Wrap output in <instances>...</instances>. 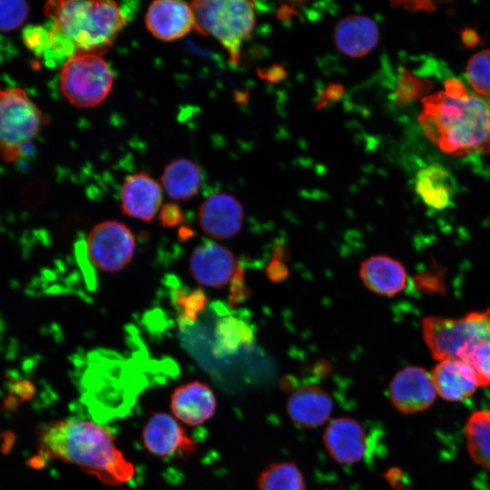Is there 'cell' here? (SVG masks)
<instances>
[{"mask_svg": "<svg viewBox=\"0 0 490 490\" xmlns=\"http://www.w3.org/2000/svg\"><path fill=\"white\" fill-rule=\"evenodd\" d=\"M359 276L364 285L372 292L393 297L407 285L405 267L387 255H375L360 264Z\"/></svg>", "mask_w": 490, "mask_h": 490, "instance_id": "d6986e66", "label": "cell"}, {"mask_svg": "<svg viewBox=\"0 0 490 490\" xmlns=\"http://www.w3.org/2000/svg\"><path fill=\"white\" fill-rule=\"evenodd\" d=\"M432 376L419 367H407L393 377L389 395L394 407L404 414H413L429 407L436 397Z\"/></svg>", "mask_w": 490, "mask_h": 490, "instance_id": "30bf717a", "label": "cell"}, {"mask_svg": "<svg viewBox=\"0 0 490 490\" xmlns=\"http://www.w3.org/2000/svg\"><path fill=\"white\" fill-rule=\"evenodd\" d=\"M197 33L213 36L238 64L242 44L255 24V6L241 0L195 1L191 4Z\"/></svg>", "mask_w": 490, "mask_h": 490, "instance_id": "277c9868", "label": "cell"}, {"mask_svg": "<svg viewBox=\"0 0 490 490\" xmlns=\"http://www.w3.org/2000/svg\"><path fill=\"white\" fill-rule=\"evenodd\" d=\"M162 189L146 172L127 176L121 191V207L124 214L151 221L162 204Z\"/></svg>", "mask_w": 490, "mask_h": 490, "instance_id": "9a60e30c", "label": "cell"}, {"mask_svg": "<svg viewBox=\"0 0 490 490\" xmlns=\"http://www.w3.org/2000/svg\"><path fill=\"white\" fill-rule=\"evenodd\" d=\"M162 183L170 198L187 201L199 192L201 173L199 167L191 160L177 159L165 167Z\"/></svg>", "mask_w": 490, "mask_h": 490, "instance_id": "7402d4cb", "label": "cell"}, {"mask_svg": "<svg viewBox=\"0 0 490 490\" xmlns=\"http://www.w3.org/2000/svg\"><path fill=\"white\" fill-rule=\"evenodd\" d=\"M431 87L428 80L421 79L404 70L399 77L394 93L395 101L398 104H407L420 95L426 93Z\"/></svg>", "mask_w": 490, "mask_h": 490, "instance_id": "f1b7e54d", "label": "cell"}, {"mask_svg": "<svg viewBox=\"0 0 490 490\" xmlns=\"http://www.w3.org/2000/svg\"><path fill=\"white\" fill-rule=\"evenodd\" d=\"M378 38L376 22L361 15L345 16L337 24L334 31L336 47L351 58L368 54L377 45Z\"/></svg>", "mask_w": 490, "mask_h": 490, "instance_id": "ac0fdd59", "label": "cell"}, {"mask_svg": "<svg viewBox=\"0 0 490 490\" xmlns=\"http://www.w3.org/2000/svg\"><path fill=\"white\" fill-rule=\"evenodd\" d=\"M342 93V86L339 84L328 85L324 93L326 100H336Z\"/></svg>", "mask_w": 490, "mask_h": 490, "instance_id": "74e56055", "label": "cell"}, {"mask_svg": "<svg viewBox=\"0 0 490 490\" xmlns=\"http://www.w3.org/2000/svg\"><path fill=\"white\" fill-rule=\"evenodd\" d=\"M146 450L156 457L189 456L197 450L196 443L175 418L165 413L152 415L142 429Z\"/></svg>", "mask_w": 490, "mask_h": 490, "instance_id": "9c48e42d", "label": "cell"}, {"mask_svg": "<svg viewBox=\"0 0 490 490\" xmlns=\"http://www.w3.org/2000/svg\"><path fill=\"white\" fill-rule=\"evenodd\" d=\"M462 39L463 42L469 46L475 45L478 41L477 34L472 30L465 31L462 34Z\"/></svg>", "mask_w": 490, "mask_h": 490, "instance_id": "f35d334b", "label": "cell"}, {"mask_svg": "<svg viewBox=\"0 0 490 490\" xmlns=\"http://www.w3.org/2000/svg\"><path fill=\"white\" fill-rule=\"evenodd\" d=\"M44 12L53 19L50 49L68 58L106 53L128 21L113 1H50Z\"/></svg>", "mask_w": 490, "mask_h": 490, "instance_id": "3957f363", "label": "cell"}, {"mask_svg": "<svg viewBox=\"0 0 490 490\" xmlns=\"http://www.w3.org/2000/svg\"><path fill=\"white\" fill-rule=\"evenodd\" d=\"M145 24L157 39L172 41L183 37L194 28L195 20L191 5L175 0H159L149 5Z\"/></svg>", "mask_w": 490, "mask_h": 490, "instance_id": "5bb4252c", "label": "cell"}, {"mask_svg": "<svg viewBox=\"0 0 490 490\" xmlns=\"http://www.w3.org/2000/svg\"><path fill=\"white\" fill-rule=\"evenodd\" d=\"M39 458L58 459L77 466L108 485H121L135 473L133 465L116 446L105 428L83 419H66L45 426L39 436Z\"/></svg>", "mask_w": 490, "mask_h": 490, "instance_id": "7a4b0ae2", "label": "cell"}, {"mask_svg": "<svg viewBox=\"0 0 490 490\" xmlns=\"http://www.w3.org/2000/svg\"><path fill=\"white\" fill-rule=\"evenodd\" d=\"M424 340L436 360L456 359L473 344L490 338V310L475 311L460 318L426 317Z\"/></svg>", "mask_w": 490, "mask_h": 490, "instance_id": "5b68a950", "label": "cell"}, {"mask_svg": "<svg viewBox=\"0 0 490 490\" xmlns=\"http://www.w3.org/2000/svg\"><path fill=\"white\" fill-rule=\"evenodd\" d=\"M431 376L436 392L446 400L466 399L479 386L470 368L461 360L440 361Z\"/></svg>", "mask_w": 490, "mask_h": 490, "instance_id": "44dd1931", "label": "cell"}, {"mask_svg": "<svg viewBox=\"0 0 490 490\" xmlns=\"http://www.w3.org/2000/svg\"><path fill=\"white\" fill-rule=\"evenodd\" d=\"M28 4L21 0L0 1V28L9 32L18 28L28 15Z\"/></svg>", "mask_w": 490, "mask_h": 490, "instance_id": "f546056e", "label": "cell"}, {"mask_svg": "<svg viewBox=\"0 0 490 490\" xmlns=\"http://www.w3.org/2000/svg\"><path fill=\"white\" fill-rule=\"evenodd\" d=\"M236 259L228 248L213 241L199 245L190 257V272L200 284L221 288L232 279Z\"/></svg>", "mask_w": 490, "mask_h": 490, "instance_id": "8fae6325", "label": "cell"}, {"mask_svg": "<svg viewBox=\"0 0 490 490\" xmlns=\"http://www.w3.org/2000/svg\"><path fill=\"white\" fill-rule=\"evenodd\" d=\"M265 272L269 279L274 283L282 282L289 274V270L285 262L274 259L269 262Z\"/></svg>", "mask_w": 490, "mask_h": 490, "instance_id": "836d02e7", "label": "cell"}, {"mask_svg": "<svg viewBox=\"0 0 490 490\" xmlns=\"http://www.w3.org/2000/svg\"><path fill=\"white\" fill-rule=\"evenodd\" d=\"M259 74L264 80L277 83L284 79L286 72L282 65H272L269 68L261 69Z\"/></svg>", "mask_w": 490, "mask_h": 490, "instance_id": "e575fe53", "label": "cell"}, {"mask_svg": "<svg viewBox=\"0 0 490 490\" xmlns=\"http://www.w3.org/2000/svg\"><path fill=\"white\" fill-rule=\"evenodd\" d=\"M419 125L443 152L466 156L490 152V100L470 93L458 79L422 99Z\"/></svg>", "mask_w": 490, "mask_h": 490, "instance_id": "6da1fadb", "label": "cell"}, {"mask_svg": "<svg viewBox=\"0 0 490 490\" xmlns=\"http://www.w3.org/2000/svg\"><path fill=\"white\" fill-rule=\"evenodd\" d=\"M87 252L92 263L101 270L113 272L125 267L135 250L131 230L117 220L96 224L87 237Z\"/></svg>", "mask_w": 490, "mask_h": 490, "instance_id": "ba28073f", "label": "cell"}, {"mask_svg": "<svg viewBox=\"0 0 490 490\" xmlns=\"http://www.w3.org/2000/svg\"><path fill=\"white\" fill-rule=\"evenodd\" d=\"M466 437L472 459L490 470V410L476 411L469 416Z\"/></svg>", "mask_w": 490, "mask_h": 490, "instance_id": "cb8c5ba5", "label": "cell"}, {"mask_svg": "<svg viewBox=\"0 0 490 490\" xmlns=\"http://www.w3.org/2000/svg\"><path fill=\"white\" fill-rule=\"evenodd\" d=\"M332 409L330 395L316 385L298 388L287 402V412L292 422L305 428L323 425L329 418Z\"/></svg>", "mask_w": 490, "mask_h": 490, "instance_id": "e0dca14e", "label": "cell"}, {"mask_svg": "<svg viewBox=\"0 0 490 490\" xmlns=\"http://www.w3.org/2000/svg\"><path fill=\"white\" fill-rule=\"evenodd\" d=\"M250 294V290L244 283V271L241 266H238L231 279L230 291V305L235 307L244 301Z\"/></svg>", "mask_w": 490, "mask_h": 490, "instance_id": "1f68e13d", "label": "cell"}, {"mask_svg": "<svg viewBox=\"0 0 490 490\" xmlns=\"http://www.w3.org/2000/svg\"><path fill=\"white\" fill-rule=\"evenodd\" d=\"M466 77L476 93L490 97V49L482 50L470 58Z\"/></svg>", "mask_w": 490, "mask_h": 490, "instance_id": "4316f807", "label": "cell"}, {"mask_svg": "<svg viewBox=\"0 0 490 490\" xmlns=\"http://www.w3.org/2000/svg\"><path fill=\"white\" fill-rule=\"evenodd\" d=\"M259 490H305L301 471L292 462L267 466L258 477Z\"/></svg>", "mask_w": 490, "mask_h": 490, "instance_id": "d4e9b609", "label": "cell"}, {"mask_svg": "<svg viewBox=\"0 0 490 490\" xmlns=\"http://www.w3.org/2000/svg\"><path fill=\"white\" fill-rule=\"evenodd\" d=\"M289 258V251L286 246L281 242H277L273 249L272 259L285 261Z\"/></svg>", "mask_w": 490, "mask_h": 490, "instance_id": "8d00e7d4", "label": "cell"}, {"mask_svg": "<svg viewBox=\"0 0 490 490\" xmlns=\"http://www.w3.org/2000/svg\"><path fill=\"white\" fill-rule=\"evenodd\" d=\"M323 443L329 456L339 464L358 462L368 450V435L362 425L350 417H338L328 423Z\"/></svg>", "mask_w": 490, "mask_h": 490, "instance_id": "4fadbf2b", "label": "cell"}, {"mask_svg": "<svg viewBox=\"0 0 490 490\" xmlns=\"http://www.w3.org/2000/svg\"><path fill=\"white\" fill-rule=\"evenodd\" d=\"M474 373L479 386L490 385V338L480 340L460 356Z\"/></svg>", "mask_w": 490, "mask_h": 490, "instance_id": "484cf974", "label": "cell"}, {"mask_svg": "<svg viewBox=\"0 0 490 490\" xmlns=\"http://www.w3.org/2000/svg\"><path fill=\"white\" fill-rule=\"evenodd\" d=\"M254 341V330L247 321L234 316L220 318L214 329L213 350L217 355L235 353Z\"/></svg>", "mask_w": 490, "mask_h": 490, "instance_id": "603a6c76", "label": "cell"}, {"mask_svg": "<svg viewBox=\"0 0 490 490\" xmlns=\"http://www.w3.org/2000/svg\"><path fill=\"white\" fill-rule=\"evenodd\" d=\"M207 303V297L201 289H195L189 292L177 290L175 304L180 312L181 325L195 322L199 315L203 312Z\"/></svg>", "mask_w": 490, "mask_h": 490, "instance_id": "83f0119b", "label": "cell"}, {"mask_svg": "<svg viewBox=\"0 0 490 490\" xmlns=\"http://www.w3.org/2000/svg\"><path fill=\"white\" fill-rule=\"evenodd\" d=\"M216 397L205 383L195 380L177 387L171 397V410L181 422L198 426L215 413Z\"/></svg>", "mask_w": 490, "mask_h": 490, "instance_id": "2e32d148", "label": "cell"}, {"mask_svg": "<svg viewBox=\"0 0 490 490\" xmlns=\"http://www.w3.org/2000/svg\"><path fill=\"white\" fill-rule=\"evenodd\" d=\"M42 114L20 88L0 93V148L5 162L16 160L25 144L37 133Z\"/></svg>", "mask_w": 490, "mask_h": 490, "instance_id": "52a82bcc", "label": "cell"}, {"mask_svg": "<svg viewBox=\"0 0 490 490\" xmlns=\"http://www.w3.org/2000/svg\"><path fill=\"white\" fill-rule=\"evenodd\" d=\"M113 76L106 61L94 54H74L60 72V89L64 98L78 108L101 103L112 90Z\"/></svg>", "mask_w": 490, "mask_h": 490, "instance_id": "8992f818", "label": "cell"}, {"mask_svg": "<svg viewBox=\"0 0 490 490\" xmlns=\"http://www.w3.org/2000/svg\"><path fill=\"white\" fill-rule=\"evenodd\" d=\"M159 219L163 227L171 228L181 224L184 216L178 204L166 203L161 209Z\"/></svg>", "mask_w": 490, "mask_h": 490, "instance_id": "d6a6232c", "label": "cell"}, {"mask_svg": "<svg viewBox=\"0 0 490 490\" xmlns=\"http://www.w3.org/2000/svg\"><path fill=\"white\" fill-rule=\"evenodd\" d=\"M244 210L241 203L228 193L208 197L200 206L199 222L208 236L224 240L235 236L242 227Z\"/></svg>", "mask_w": 490, "mask_h": 490, "instance_id": "7c38bea8", "label": "cell"}, {"mask_svg": "<svg viewBox=\"0 0 490 490\" xmlns=\"http://www.w3.org/2000/svg\"><path fill=\"white\" fill-rule=\"evenodd\" d=\"M405 7L407 9H410L412 11L416 10H426V11H431L432 9H435L436 3L433 2H409V3H404Z\"/></svg>", "mask_w": 490, "mask_h": 490, "instance_id": "d590c367", "label": "cell"}, {"mask_svg": "<svg viewBox=\"0 0 490 490\" xmlns=\"http://www.w3.org/2000/svg\"><path fill=\"white\" fill-rule=\"evenodd\" d=\"M415 190L427 207L441 211L454 204L457 184L445 166L431 163L417 172Z\"/></svg>", "mask_w": 490, "mask_h": 490, "instance_id": "ffe728a7", "label": "cell"}, {"mask_svg": "<svg viewBox=\"0 0 490 490\" xmlns=\"http://www.w3.org/2000/svg\"><path fill=\"white\" fill-rule=\"evenodd\" d=\"M24 40L28 47L37 54L50 49L49 32L42 27H26L24 32Z\"/></svg>", "mask_w": 490, "mask_h": 490, "instance_id": "4dcf8cb0", "label": "cell"}]
</instances>
